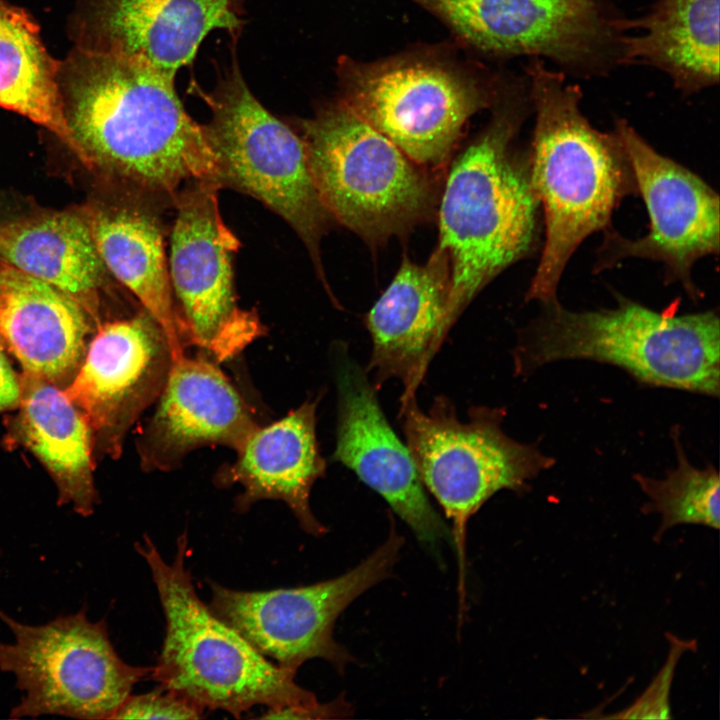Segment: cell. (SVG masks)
Here are the masks:
<instances>
[{"instance_id":"6da1fadb","label":"cell","mask_w":720,"mask_h":720,"mask_svg":"<svg viewBox=\"0 0 720 720\" xmlns=\"http://www.w3.org/2000/svg\"><path fill=\"white\" fill-rule=\"evenodd\" d=\"M174 78L88 46L59 63L57 76L67 122L92 165L171 204L190 183L218 185L204 127L186 112Z\"/></svg>"},{"instance_id":"ac0fdd59","label":"cell","mask_w":720,"mask_h":720,"mask_svg":"<svg viewBox=\"0 0 720 720\" xmlns=\"http://www.w3.org/2000/svg\"><path fill=\"white\" fill-rule=\"evenodd\" d=\"M450 292L451 269L444 250L437 247L425 264L403 257L366 317L372 339L366 371L373 373L376 388L395 378L403 386L400 402L415 397L448 334Z\"/></svg>"},{"instance_id":"d6986e66","label":"cell","mask_w":720,"mask_h":720,"mask_svg":"<svg viewBox=\"0 0 720 720\" xmlns=\"http://www.w3.org/2000/svg\"><path fill=\"white\" fill-rule=\"evenodd\" d=\"M92 323L67 294L2 260L0 343L23 371L63 389L85 355Z\"/></svg>"},{"instance_id":"d4e9b609","label":"cell","mask_w":720,"mask_h":720,"mask_svg":"<svg viewBox=\"0 0 720 720\" xmlns=\"http://www.w3.org/2000/svg\"><path fill=\"white\" fill-rule=\"evenodd\" d=\"M0 256L75 300L96 323L105 266L90 221L72 213L21 220L0 229Z\"/></svg>"},{"instance_id":"52a82bcc","label":"cell","mask_w":720,"mask_h":720,"mask_svg":"<svg viewBox=\"0 0 720 720\" xmlns=\"http://www.w3.org/2000/svg\"><path fill=\"white\" fill-rule=\"evenodd\" d=\"M502 408L471 407L461 422L451 401L438 396L427 412L412 397L400 402L406 445L424 487L452 523L460 585L465 574L467 523L495 493H522L529 482L554 465L536 446L508 437Z\"/></svg>"},{"instance_id":"ffe728a7","label":"cell","mask_w":720,"mask_h":720,"mask_svg":"<svg viewBox=\"0 0 720 720\" xmlns=\"http://www.w3.org/2000/svg\"><path fill=\"white\" fill-rule=\"evenodd\" d=\"M317 400H307L283 418L258 426L236 451L237 458L218 474L222 485L239 484L236 508L247 511L261 500H280L304 531L322 535L309 497L315 481L326 473L316 437Z\"/></svg>"},{"instance_id":"7402d4cb","label":"cell","mask_w":720,"mask_h":720,"mask_svg":"<svg viewBox=\"0 0 720 720\" xmlns=\"http://www.w3.org/2000/svg\"><path fill=\"white\" fill-rule=\"evenodd\" d=\"M20 377L21 399L12 432L46 468L58 504L90 516L99 502L93 477V436L84 414L62 388L29 372Z\"/></svg>"},{"instance_id":"9c48e42d","label":"cell","mask_w":720,"mask_h":720,"mask_svg":"<svg viewBox=\"0 0 720 720\" xmlns=\"http://www.w3.org/2000/svg\"><path fill=\"white\" fill-rule=\"evenodd\" d=\"M203 97L211 110L203 127L218 186L245 193L282 217L304 242L327 287L320 242L333 218L315 185L303 139L261 105L239 72Z\"/></svg>"},{"instance_id":"f1b7e54d","label":"cell","mask_w":720,"mask_h":720,"mask_svg":"<svg viewBox=\"0 0 720 720\" xmlns=\"http://www.w3.org/2000/svg\"><path fill=\"white\" fill-rule=\"evenodd\" d=\"M0 343V413L18 407L21 399L20 377L12 368Z\"/></svg>"},{"instance_id":"ba28073f","label":"cell","mask_w":720,"mask_h":720,"mask_svg":"<svg viewBox=\"0 0 720 720\" xmlns=\"http://www.w3.org/2000/svg\"><path fill=\"white\" fill-rule=\"evenodd\" d=\"M0 620L13 636L0 642V670L21 692L9 718L112 719L133 687L151 675L152 667L118 655L105 619L92 621L86 607L37 625L0 608Z\"/></svg>"},{"instance_id":"5bb4252c","label":"cell","mask_w":720,"mask_h":720,"mask_svg":"<svg viewBox=\"0 0 720 720\" xmlns=\"http://www.w3.org/2000/svg\"><path fill=\"white\" fill-rule=\"evenodd\" d=\"M628 156L637 192L649 215L648 233L636 240L607 231L596 267L628 257L664 264L667 277L697 296L691 269L719 252V197L698 175L655 151L625 120L615 129Z\"/></svg>"},{"instance_id":"2e32d148","label":"cell","mask_w":720,"mask_h":720,"mask_svg":"<svg viewBox=\"0 0 720 720\" xmlns=\"http://www.w3.org/2000/svg\"><path fill=\"white\" fill-rule=\"evenodd\" d=\"M331 355L338 399L332 460L385 499L420 542L437 548L451 532L431 505L407 445L390 426L376 387L345 343L333 344Z\"/></svg>"},{"instance_id":"44dd1931","label":"cell","mask_w":720,"mask_h":720,"mask_svg":"<svg viewBox=\"0 0 720 720\" xmlns=\"http://www.w3.org/2000/svg\"><path fill=\"white\" fill-rule=\"evenodd\" d=\"M232 0H96L88 47L137 58L175 77L213 30H233Z\"/></svg>"},{"instance_id":"484cf974","label":"cell","mask_w":720,"mask_h":720,"mask_svg":"<svg viewBox=\"0 0 720 720\" xmlns=\"http://www.w3.org/2000/svg\"><path fill=\"white\" fill-rule=\"evenodd\" d=\"M58 67L32 18L0 0V107L51 131L83 164L92 167L67 122L58 87Z\"/></svg>"},{"instance_id":"5b68a950","label":"cell","mask_w":720,"mask_h":720,"mask_svg":"<svg viewBox=\"0 0 720 720\" xmlns=\"http://www.w3.org/2000/svg\"><path fill=\"white\" fill-rule=\"evenodd\" d=\"M187 546L184 532L167 563L150 537L135 544L151 571L166 620L152 678L202 710L220 709L236 718L256 705L319 706L296 683V673L270 662L203 603L186 568Z\"/></svg>"},{"instance_id":"8992f818","label":"cell","mask_w":720,"mask_h":720,"mask_svg":"<svg viewBox=\"0 0 720 720\" xmlns=\"http://www.w3.org/2000/svg\"><path fill=\"white\" fill-rule=\"evenodd\" d=\"M299 135L325 208L367 242L407 232L435 208L424 168L344 101L300 121Z\"/></svg>"},{"instance_id":"7a4b0ae2","label":"cell","mask_w":720,"mask_h":720,"mask_svg":"<svg viewBox=\"0 0 720 720\" xmlns=\"http://www.w3.org/2000/svg\"><path fill=\"white\" fill-rule=\"evenodd\" d=\"M527 73L536 115L528 169L543 210L545 241L526 300L543 303L557 299L561 276L579 245L607 230L620 201L637 188L616 131H598L581 112L579 87L539 58Z\"/></svg>"},{"instance_id":"7c38bea8","label":"cell","mask_w":720,"mask_h":720,"mask_svg":"<svg viewBox=\"0 0 720 720\" xmlns=\"http://www.w3.org/2000/svg\"><path fill=\"white\" fill-rule=\"evenodd\" d=\"M219 190L193 182L175 196L168 267L186 341L221 362L262 336L264 326L238 304L233 261L240 243L221 216Z\"/></svg>"},{"instance_id":"4316f807","label":"cell","mask_w":720,"mask_h":720,"mask_svg":"<svg viewBox=\"0 0 720 720\" xmlns=\"http://www.w3.org/2000/svg\"><path fill=\"white\" fill-rule=\"evenodd\" d=\"M677 467L665 478L654 479L641 474L634 476L641 490L649 497L645 513L662 517L657 536L679 524H700L713 529L720 526V480L716 468L709 465L698 469L691 465L674 431Z\"/></svg>"},{"instance_id":"277c9868","label":"cell","mask_w":720,"mask_h":720,"mask_svg":"<svg viewBox=\"0 0 720 720\" xmlns=\"http://www.w3.org/2000/svg\"><path fill=\"white\" fill-rule=\"evenodd\" d=\"M612 309L571 311L557 299L518 336L515 372L572 359L612 364L639 383L719 396L720 325L706 311L670 315L618 296Z\"/></svg>"},{"instance_id":"8fae6325","label":"cell","mask_w":720,"mask_h":720,"mask_svg":"<svg viewBox=\"0 0 720 720\" xmlns=\"http://www.w3.org/2000/svg\"><path fill=\"white\" fill-rule=\"evenodd\" d=\"M412 1L493 55L545 58L586 78L624 65V17L606 0Z\"/></svg>"},{"instance_id":"30bf717a","label":"cell","mask_w":720,"mask_h":720,"mask_svg":"<svg viewBox=\"0 0 720 720\" xmlns=\"http://www.w3.org/2000/svg\"><path fill=\"white\" fill-rule=\"evenodd\" d=\"M338 74L341 100L423 168L443 167L467 121L495 97L470 73L432 57H344Z\"/></svg>"},{"instance_id":"4fadbf2b","label":"cell","mask_w":720,"mask_h":720,"mask_svg":"<svg viewBox=\"0 0 720 720\" xmlns=\"http://www.w3.org/2000/svg\"><path fill=\"white\" fill-rule=\"evenodd\" d=\"M403 545L394 527L385 542L348 572L316 584L265 591H239L209 581L210 610L259 653L296 673L321 658L339 671L350 654L333 638L338 616L392 572Z\"/></svg>"},{"instance_id":"3957f363","label":"cell","mask_w":720,"mask_h":720,"mask_svg":"<svg viewBox=\"0 0 720 720\" xmlns=\"http://www.w3.org/2000/svg\"><path fill=\"white\" fill-rule=\"evenodd\" d=\"M492 104L491 121L453 162L441 196L438 248L451 269L448 332L476 294L538 240L540 205L511 146L532 108L527 81L501 80Z\"/></svg>"},{"instance_id":"83f0119b","label":"cell","mask_w":720,"mask_h":720,"mask_svg":"<svg viewBox=\"0 0 720 720\" xmlns=\"http://www.w3.org/2000/svg\"><path fill=\"white\" fill-rule=\"evenodd\" d=\"M204 710L159 686L156 690L129 695L112 719H199Z\"/></svg>"},{"instance_id":"cb8c5ba5","label":"cell","mask_w":720,"mask_h":720,"mask_svg":"<svg viewBox=\"0 0 720 720\" xmlns=\"http://www.w3.org/2000/svg\"><path fill=\"white\" fill-rule=\"evenodd\" d=\"M720 0H656L648 12L623 20L624 64L664 72L684 95L719 81Z\"/></svg>"},{"instance_id":"9a60e30c","label":"cell","mask_w":720,"mask_h":720,"mask_svg":"<svg viewBox=\"0 0 720 720\" xmlns=\"http://www.w3.org/2000/svg\"><path fill=\"white\" fill-rule=\"evenodd\" d=\"M177 357L162 327L144 309L97 326L77 372L63 388L87 419L94 450L120 455L128 430L156 402Z\"/></svg>"},{"instance_id":"603a6c76","label":"cell","mask_w":720,"mask_h":720,"mask_svg":"<svg viewBox=\"0 0 720 720\" xmlns=\"http://www.w3.org/2000/svg\"><path fill=\"white\" fill-rule=\"evenodd\" d=\"M161 203L149 199L113 206L95 212L89 221L105 268L157 321L180 356L186 338L170 282Z\"/></svg>"},{"instance_id":"e0dca14e","label":"cell","mask_w":720,"mask_h":720,"mask_svg":"<svg viewBox=\"0 0 720 720\" xmlns=\"http://www.w3.org/2000/svg\"><path fill=\"white\" fill-rule=\"evenodd\" d=\"M152 418L138 440L147 471L176 468L193 450L220 445L237 451L259 426L244 399L213 362L174 359Z\"/></svg>"}]
</instances>
